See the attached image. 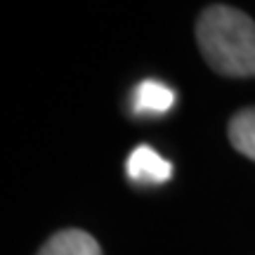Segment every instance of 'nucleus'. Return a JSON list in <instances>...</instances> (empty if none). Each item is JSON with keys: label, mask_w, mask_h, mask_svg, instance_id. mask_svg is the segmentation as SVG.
<instances>
[{"label": "nucleus", "mask_w": 255, "mask_h": 255, "mask_svg": "<svg viewBox=\"0 0 255 255\" xmlns=\"http://www.w3.org/2000/svg\"><path fill=\"white\" fill-rule=\"evenodd\" d=\"M196 43L213 71L232 78L255 76V21L229 5H210L196 21Z\"/></svg>", "instance_id": "f257e3e1"}, {"label": "nucleus", "mask_w": 255, "mask_h": 255, "mask_svg": "<svg viewBox=\"0 0 255 255\" xmlns=\"http://www.w3.org/2000/svg\"><path fill=\"white\" fill-rule=\"evenodd\" d=\"M126 173L132 182L161 184L165 180H170L173 165H170V161H165L161 154H156L151 146L139 144L137 149H132V154L128 156Z\"/></svg>", "instance_id": "f03ea898"}, {"label": "nucleus", "mask_w": 255, "mask_h": 255, "mask_svg": "<svg viewBox=\"0 0 255 255\" xmlns=\"http://www.w3.org/2000/svg\"><path fill=\"white\" fill-rule=\"evenodd\" d=\"M38 255H102V248L83 229H62L47 239Z\"/></svg>", "instance_id": "7ed1b4c3"}, {"label": "nucleus", "mask_w": 255, "mask_h": 255, "mask_svg": "<svg viewBox=\"0 0 255 255\" xmlns=\"http://www.w3.org/2000/svg\"><path fill=\"white\" fill-rule=\"evenodd\" d=\"M175 104V92L158 81H142L132 92L135 116H161Z\"/></svg>", "instance_id": "20e7f679"}, {"label": "nucleus", "mask_w": 255, "mask_h": 255, "mask_svg": "<svg viewBox=\"0 0 255 255\" xmlns=\"http://www.w3.org/2000/svg\"><path fill=\"white\" fill-rule=\"evenodd\" d=\"M229 142L239 154L255 161V107L241 109L229 121Z\"/></svg>", "instance_id": "39448f33"}]
</instances>
